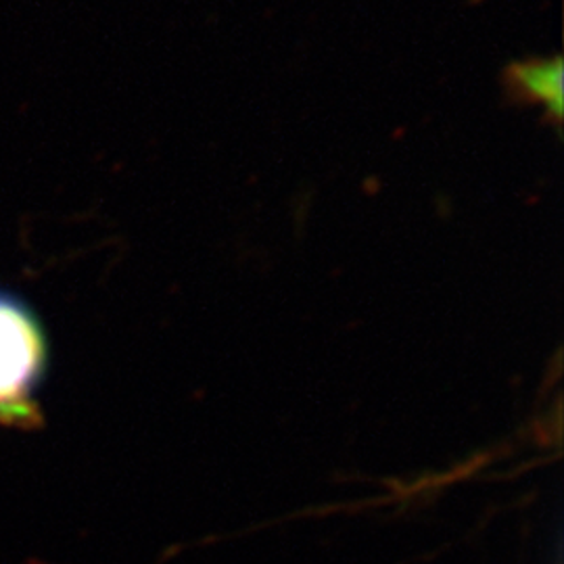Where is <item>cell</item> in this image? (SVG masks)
<instances>
[{
	"instance_id": "cell-1",
	"label": "cell",
	"mask_w": 564,
	"mask_h": 564,
	"mask_svg": "<svg viewBox=\"0 0 564 564\" xmlns=\"http://www.w3.org/2000/svg\"><path fill=\"white\" fill-rule=\"evenodd\" d=\"M46 368L48 341L41 318L18 295L0 291V424L36 421Z\"/></svg>"
},
{
	"instance_id": "cell-2",
	"label": "cell",
	"mask_w": 564,
	"mask_h": 564,
	"mask_svg": "<svg viewBox=\"0 0 564 564\" xmlns=\"http://www.w3.org/2000/svg\"><path fill=\"white\" fill-rule=\"evenodd\" d=\"M563 57L527 59L512 63L506 72V84L517 101L542 105L547 118L561 123L564 109Z\"/></svg>"
}]
</instances>
